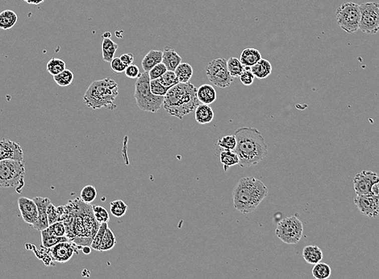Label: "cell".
Listing matches in <instances>:
<instances>
[{"instance_id":"d4e9b609","label":"cell","mask_w":379,"mask_h":279,"mask_svg":"<svg viewBox=\"0 0 379 279\" xmlns=\"http://www.w3.org/2000/svg\"><path fill=\"white\" fill-rule=\"evenodd\" d=\"M118 48L119 46L117 44L115 43L110 37H104L102 42V54H103V60L110 63L115 58V54L117 51Z\"/></svg>"},{"instance_id":"cb8c5ba5","label":"cell","mask_w":379,"mask_h":279,"mask_svg":"<svg viewBox=\"0 0 379 279\" xmlns=\"http://www.w3.org/2000/svg\"><path fill=\"white\" fill-rule=\"evenodd\" d=\"M251 71L255 78L258 79H265L270 76L272 72V66L269 60L262 58L258 63L252 66Z\"/></svg>"},{"instance_id":"7c38bea8","label":"cell","mask_w":379,"mask_h":279,"mask_svg":"<svg viewBox=\"0 0 379 279\" xmlns=\"http://www.w3.org/2000/svg\"><path fill=\"white\" fill-rule=\"evenodd\" d=\"M353 188L356 195L379 194V176L371 170H362L353 178Z\"/></svg>"},{"instance_id":"f1b7e54d","label":"cell","mask_w":379,"mask_h":279,"mask_svg":"<svg viewBox=\"0 0 379 279\" xmlns=\"http://www.w3.org/2000/svg\"><path fill=\"white\" fill-rule=\"evenodd\" d=\"M174 72H175L176 76L179 80V82L187 83L192 79L194 71H193V68L191 64L181 62V64L177 66L176 70H174Z\"/></svg>"},{"instance_id":"b9f144b4","label":"cell","mask_w":379,"mask_h":279,"mask_svg":"<svg viewBox=\"0 0 379 279\" xmlns=\"http://www.w3.org/2000/svg\"><path fill=\"white\" fill-rule=\"evenodd\" d=\"M150 90L151 92H153L154 95L165 96L167 91L169 90V88L164 86L159 82L158 79H155V80H150Z\"/></svg>"},{"instance_id":"ab89813d","label":"cell","mask_w":379,"mask_h":279,"mask_svg":"<svg viewBox=\"0 0 379 279\" xmlns=\"http://www.w3.org/2000/svg\"><path fill=\"white\" fill-rule=\"evenodd\" d=\"M93 212H94L95 219L100 224L103 223V222H109V214L104 208L99 206H93Z\"/></svg>"},{"instance_id":"4316f807","label":"cell","mask_w":379,"mask_h":279,"mask_svg":"<svg viewBox=\"0 0 379 279\" xmlns=\"http://www.w3.org/2000/svg\"><path fill=\"white\" fill-rule=\"evenodd\" d=\"M41 236H42V247L46 248H52L58 243L62 242H68V238L65 236H56L49 232L47 228L41 231Z\"/></svg>"},{"instance_id":"7402d4cb","label":"cell","mask_w":379,"mask_h":279,"mask_svg":"<svg viewBox=\"0 0 379 279\" xmlns=\"http://www.w3.org/2000/svg\"><path fill=\"white\" fill-rule=\"evenodd\" d=\"M163 52L159 50H150L146 55L144 56L141 62V66L144 72H149L151 68L155 66L162 62Z\"/></svg>"},{"instance_id":"44dd1931","label":"cell","mask_w":379,"mask_h":279,"mask_svg":"<svg viewBox=\"0 0 379 279\" xmlns=\"http://www.w3.org/2000/svg\"><path fill=\"white\" fill-rule=\"evenodd\" d=\"M262 59V54L254 48H246L241 52L240 60L245 67H252Z\"/></svg>"},{"instance_id":"6da1fadb","label":"cell","mask_w":379,"mask_h":279,"mask_svg":"<svg viewBox=\"0 0 379 279\" xmlns=\"http://www.w3.org/2000/svg\"><path fill=\"white\" fill-rule=\"evenodd\" d=\"M60 220L66 226V238L78 246H91L100 223L95 219L93 206L81 199L70 200L65 206L58 207Z\"/></svg>"},{"instance_id":"bcb514c9","label":"cell","mask_w":379,"mask_h":279,"mask_svg":"<svg viewBox=\"0 0 379 279\" xmlns=\"http://www.w3.org/2000/svg\"><path fill=\"white\" fill-rule=\"evenodd\" d=\"M111 68L113 70L114 72L117 74H121L125 71L127 66L121 62L120 58H114L113 60L110 62Z\"/></svg>"},{"instance_id":"5bb4252c","label":"cell","mask_w":379,"mask_h":279,"mask_svg":"<svg viewBox=\"0 0 379 279\" xmlns=\"http://www.w3.org/2000/svg\"><path fill=\"white\" fill-rule=\"evenodd\" d=\"M79 246L72 242H62L52 248H48V252L51 256L52 261L58 263H65L70 261L74 252H78Z\"/></svg>"},{"instance_id":"f907efd6","label":"cell","mask_w":379,"mask_h":279,"mask_svg":"<svg viewBox=\"0 0 379 279\" xmlns=\"http://www.w3.org/2000/svg\"><path fill=\"white\" fill-rule=\"evenodd\" d=\"M82 250L85 254H90L91 252V247L89 246H85L82 247Z\"/></svg>"},{"instance_id":"9a60e30c","label":"cell","mask_w":379,"mask_h":279,"mask_svg":"<svg viewBox=\"0 0 379 279\" xmlns=\"http://www.w3.org/2000/svg\"><path fill=\"white\" fill-rule=\"evenodd\" d=\"M18 207L24 222L33 228L38 220V210L34 200L29 199L27 197H20Z\"/></svg>"},{"instance_id":"30bf717a","label":"cell","mask_w":379,"mask_h":279,"mask_svg":"<svg viewBox=\"0 0 379 279\" xmlns=\"http://www.w3.org/2000/svg\"><path fill=\"white\" fill-rule=\"evenodd\" d=\"M206 75L210 82L219 88H227L233 82V78L227 67V60L218 58L208 63Z\"/></svg>"},{"instance_id":"d6986e66","label":"cell","mask_w":379,"mask_h":279,"mask_svg":"<svg viewBox=\"0 0 379 279\" xmlns=\"http://www.w3.org/2000/svg\"><path fill=\"white\" fill-rule=\"evenodd\" d=\"M197 96L200 103L205 105H211L217 100V91L213 86L204 84L199 87Z\"/></svg>"},{"instance_id":"8992f818","label":"cell","mask_w":379,"mask_h":279,"mask_svg":"<svg viewBox=\"0 0 379 279\" xmlns=\"http://www.w3.org/2000/svg\"><path fill=\"white\" fill-rule=\"evenodd\" d=\"M134 98L136 106L144 112L156 113L161 109L164 96H157L151 92L150 78L148 72L140 74L135 83Z\"/></svg>"},{"instance_id":"5b68a950","label":"cell","mask_w":379,"mask_h":279,"mask_svg":"<svg viewBox=\"0 0 379 279\" xmlns=\"http://www.w3.org/2000/svg\"><path fill=\"white\" fill-rule=\"evenodd\" d=\"M119 94V86L117 83L111 78H105L103 80L93 82L83 96V102L89 108L99 110L116 109V105L114 103Z\"/></svg>"},{"instance_id":"2e32d148","label":"cell","mask_w":379,"mask_h":279,"mask_svg":"<svg viewBox=\"0 0 379 279\" xmlns=\"http://www.w3.org/2000/svg\"><path fill=\"white\" fill-rule=\"evenodd\" d=\"M24 152L18 142L7 138L0 140V161L5 160L23 161Z\"/></svg>"},{"instance_id":"484cf974","label":"cell","mask_w":379,"mask_h":279,"mask_svg":"<svg viewBox=\"0 0 379 279\" xmlns=\"http://www.w3.org/2000/svg\"><path fill=\"white\" fill-rule=\"evenodd\" d=\"M220 160L224 166L225 172L229 170L231 166L239 164V157L234 150H222L220 154Z\"/></svg>"},{"instance_id":"ffe728a7","label":"cell","mask_w":379,"mask_h":279,"mask_svg":"<svg viewBox=\"0 0 379 279\" xmlns=\"http://www.w3.org/2000/svg\"><path fill=\"white\" fill-rule=\"evenodd\" d=\"M195 117L200 125L210 124L214 118V111L210 106L200 103L195 110Z\"/></svg>"},{"instance_id":"f35d334b","label":"cell","mask_w":379,"mask_h":279,"mask_svg":"<svg viewBox=\"0 0 379 279\" xmlns=\"http://www.w3.org/2000/svg\"><path fill=\"white\" fill-rule=\"evenodd\" d=\"M107 227H108L107 222H103V223L100 224L99 230L94 236L92 243H91V248L96 251H99V246H100V244H101L102 240H103V236H104Z\"/></svg>"},{"instance_id":"836d02e7","label":"cell","mask_w":379,"mask_h":279,"mask_svg":"<svg viewBox=\"0 0 379 279\" xmlns=\"http://www.w3.org/2000/svg\"><path fill=\"white\" fill-rule=\"evenodd\" d=\"M54 80L56 84L59 86H70L73 82L74 74L70 70H65L64 71H62V72L58 74V75L54 76Z\"/></svg>"},{"instance_id":"d6a6232c","label":"cell","mask_w":379,"mask_h":279,"mask_svg":"<svg viewBox=\"0 0 379 279\" xmlns=\"http://www.w3.org/2000/svg\"><path fill=\"white\" fill-rule=\"evenodd\" d=\"M46 70L52 76H55L66 70V63L59 58H52L47 63Z\"/></svg>"},{"instance_id":"8fae6325","label":"cell","mask_w":379,"mask_h":279,"mask_svg":"<svg viewBox=\"0 0 379 279\" xmlns=\"http://www.w3.org/2000/svg\"><path fill=\"white\" fill-rule=\"evenodd\" d=\"M361 20L359 29L365 34H375L379 31V4L363 2L359 5Z\"/></svg>"},{"instance_id":"7a4b0ae2","label":"cell","mask_w":379,"mask_h":279,"mask_svg":"<svg viewBox=\"0 0 379 279\" xmlns=\"http://www.w3.org/2000/svg\"><path fill=\"white\" fill-rule=\"evenodd\" d=\"M237 146L234 152L243 168L258 165L268 154V146L262 133L256 128H240L234 133Z\"/></svg>"},{"instance_id":"4dcf8cb0","label":"cell","mask_w":379,"mask_h":279,"mask_svg":"<svg viewBox=\"0 0 379 279\" xmlns=\"http://www.w3.org/2000/svg\"><path fill=\"white\" fill-rule=\"evenodd\" d=\"M116 244V236L114 235L113 232L110 230V228L107 227L104 236H103V240H102L101 244H100V246H99V251L105 252V251L111 250L115 247Z\"/></svg>"},{"instance_id":"83f0119b","label":"cell","mask_w":379,"mask_h":279,"mask_svg":"<svg viewBox=\"0 0 379 279\" xmlns=\"http://www.w3.org/2000/svg\"><path fill=\"white\" fill-rule=\"evenodd\" d=\"M18 20L17 13L12 10H5L0 13V28L9 30L14 27Z\"/></svg>"},{"instance_id":"1f68e13d","label":"cell","mask_w":379,"mask_h":279,"mask_svg":"<svg viewBox=\"0 0 379 279\" xmlns=\"http://www.w3.org/2000/svg\"><path fill=\"white\" fill-rule=\"evenodd\" d=\"M332 270L329 265L326 263L318 262L314 265L312 275L316 279H327L330 278Z\"/></svg>"},{"instance_id":"9c48e42d","label":"cell","mask_w":379,"mask_h":279,"mask_svg":"<svg viewBox=\"0 0 379 279\" xmlns=\"http://www.w3.org/2000/svg\"><path fill=\"white\" fill-rule=\"evenodd\" d=\"M360 20V8L356 2H344L336 9L338 26L348 34L356 32L358 30Z\"/></svg>"},{"instance_id":"ac0fdd59","label":"cell","mask_w":379,"mask_h":279,"mask_svg":"<svg viewBox=\"0 0 379 279\" xmlns=\"http://www.w3.org/2000/svg\"><path fill=\"white\" fill-rule=\"evenodd\" d=\"M181 56L172 48L166 46L163 51L162 63L166 66L167 70L174 71L181 63Z\"/></svg>"},{"instance_id":"ba28073f","label":"cell","mask_w":379,"mask_h":279,"mask_svg":"<svg viewBox=\"0 0 379 279\" xmlns=\"http://www.w3.org/2000/svg\"><path fill=\"white\" fill-rule=\"evenodd\" d=\"M303 234V222L299 220V216H291L284 218L277 224L275 234L282 242L286 244H297L301 240Z\"/></svg>"},{"instance_id":"8d00e7d4","label":"cell","mask_w":379,"mask_h":279,"mask_svg":"<svg viewBox=\"0 0 379 279\" xmlns=\"http://www.w3.org/2000/svg\"><path fill=\"white\" fill-rule=\"evenodd\" d=\"M158 80L164 86L169 88L175 86L177 83H179V80L177 79L174 71H170V70H167L161 78H158Z\"/></svg>"},{"instance_id":"f6af8a7d","label":"cell","mask_w":379,"mask_h":279,"mask_svg":"<svg viewBox=\"0 0 379 279\" xmlns=\"http://www.w3.org/2000/svg\"><path fill=\"white\" fill-rule=\"evenodd\" d=\"M47 216L50 226L60 220V214L58 212V207H55L52 203L48 206Z\"/></svg>"},{"instance_id":"c3c4849f","label":"cell","mask_w":379,"mask_h":279,"mask_svg":"<svg viewBox=\"0 0 379 279\" xmlns=\"http://www.w3.org/2000/svg\"><path fill=\"white\" fill-rule=\"evenodd\" d=\"M120 60L121 62L125 64L126 66H130V64H133V60H134V56L133 54H125L120 56Z\"/></svg>"},{"instance_id":"681fc988","label":"cell","mask_w":379,"mask_h":279,"mask_svg":"<svg viewBox=\"0 0 379 279\" xmlns=\"http://www.w3.org/2000/svg\"><path fill=\"white\" fill-rule=\"evenodd\" d=\"M24 1L29 4L38 5L42 4L45 0H24Z\"/></svg>"},{"instance_id":"d590c367","label":"cell","mask_w":379,"mask_h":279,"mask_svg":"<svg viewBox=\"0 0 379 279\" xmlns=\"http://www.w3.org/2000/svg\"><path fill=\"white\" fill-rule=\"evenodd\" d=\"M128 210V206L125 202L121 200H114L110 204V211L111 214L116 218H122L125 215L126 212Z\"/></svg>"},{"instance_id":"60d3db41","label":"cell","mask_w":379,"mask_h":279,"mask_svg":"<svg viewBox=\"0 0 379 279\" xmlns=\"http://www.w3.org/2000/svg\"><path fill=\"white\" fill-rule=\"evenodd\" d=\"M47 230L50 234H53L56 236H66V230L64 222L62 220L55 222L54 224H50L48 227Z\"/></svg>"},{"instance_id":"4fadbf2b","label":"cell","mask_w":379,"mask_h":279,"mask_svg":"<svg viewBox=\"0 0 379 279\" xmlns=\"http://www.w3.org/2000/svg\"><path fill=\"white\" fill-rule=\"evenodd\" d=\"M355 206L363 215L376 218L379 215V194L377 195H356Z\"/></svg>"},{"instance_id":"52a82bcc","label":"cell","mask_w":379,"mask_h":279,"mask_svg":"<svg viewBox=\"0 0 379 279\" xmlns=\"http://www.w3.org/2000/svg\"><path fill=\"white\" fill-rule=\"evenodd\" d=\"M25 173L23 161L14 160L0 161V187L17 188L22 187Z\"/></svg>"},{"instance_id":"e575fe53","label":"cell","mask_w":379,"mask_h":279,"mask_svg":"<svg viewBox=\"0 0 379 279\" xmlns=\"http://www.w3.org/2000/svg\"><path fill=\"white\" fill-rule=\"evenodd\" d=\"M216 146L220 148L221 150H235L236 146H237V138H236L235 136H226L224 137H221V138H219L217 141Z\"/></svg>"},{"instance_id":"277c9868","label":"cell","mask_w":379,"mask_h":279,"mask_svg":"<svg viewBox=\"0 0 379 279\" xmlns=\"http://www.w3.org/2000/svg\"><path fill=\"white\" fill-rule=\"evenodd\" d=\"M197 90L192 83H177L167 91L162 106L169 115L181 120L200 105Z\"/></svg>"},{"instance_id":"3957f363","label":"cell","mask_w":379,"mask_h":279,"mask_svg":"<svg viewBox=\"0 0 379 279\" xmlns=\"http://www.w3.org/2000/svg\"><path fill=\"white\" fill-rule=\"evenodd\" d=\"M268 188L254 177L241 178L233 192V207L244 215L255 211L266 196Z\"/></svg>"},{"instance_id":"7bdbcfd3","label":"cell","mask_w":379,"mask_h":279,"mask_svg":"<svg viewBox=\"0 0 379 279\" xmlns=\"http://www.w3.org/2000/svg\"><path fill=\"white\" fill-rule=\"evenodd\" d=\"M239 78L241 82L242 83L244 86H251V84L254 83L255 76H254V74L252 72L251 67H245L244 72L241 74V75Z\"/></svg>"},{"instance_id":"74e56055","label":"cell","mask_w":379,"mask_h":279,"mask_svg":"<svg viewBox=\"0 0 379 279\" xmlns=\"http://www.w3.org/2000/svg\"><path fill=\"white\" fill-rule=\"evenodd\" d=\"M96 196H97V191L92 185H87L82 189L80 199L85 203L91 204V202L96 199Z\"/></svg>"},{"instance_id":"f546056e","label":"cell","mask_w":379,"mask_h":279,"mask_svg":"<svg viewBox=\"0 0 379 279\" xmlns=\"http://www.w3.org/2000/svg\"><path fill=\"white\" fill-rule=\"evenodd\" d=\"M227 67L229 74L234 78H239L245 70V66L242 64L240 59L237 58H230L227 60Z\"/></svg>"},{"instance_id":"ee69618b","label":"cell","mask_w":379,"mask_h":279,"mask_svg":"<svg viewBox=\"0 0 379 279\" xmlns=\"http://www.w3.org/2000/svg\"><path fill=\"white\" fill-rule=\"evenodd\" d=\"M167 70H167L166 66L161 62V63L157 64V66H155L153 68H151L150 71L148 72V76H149L150 80L158 79L166 72Z\"/></svg>"},{"instance_id":"7dc6e473","label":"cell","mask_w":379,"mask_h":279,"mask_svg":"<svg viewBox=\"0 0 379 279\" xmlns=\"http://www.w3.org/2000/svg\"><path fill=\"white\" fill-rule=\"evenodd\" d=\"M124 72H125L126 76L130 79H136L140 74V68H138V66L134 64L127 66Z\"/></svg>"},{"instance_id":"603a6c76","label":"cell","mask_w":379,"mask_h":279,"mask_svg":"<svg viewBox=\"0 0 379 279\" xmlns=\"http://www.w3.org/2000/svg\"><path fill=\"white\" fill-rule=\"evenodd\" d=\"M303 256L306 262L315 265L323 259V252L317 246H307L303 250Z\"/></svg>"},{"instance_id":"e0dca14e","label":"cell","mask_w":379,"mask_h":279,"mask_svg":"<svg viewBox=\"0 0 379 279\" xmlns=\"http://www.w3.org/2000/svg\"><path fill=\"white\" fill-rule=\"evenodd\" d=\"M33 200L37 204V210H38V220L35 226H33V228L41 232L42 230L47 228L50 226L48 222L47 208L49 204L52 202L49 198H46V197L36 196L33 198Z\"/></svg>"}]
</instances>
